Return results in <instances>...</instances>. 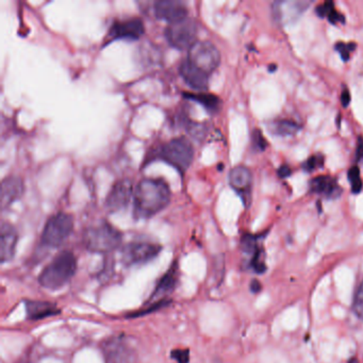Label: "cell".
<instances>
[{
  "label": "cell",
  "instance_id": "cell-1",
  "mask_svg": "<svg viewBox=\"0 0 363 363\" xmlns=\"http://www.w3.org/2000/svg\"><path fill=\"white\" fill-rule=\"evenodd\" d=\"M171 189L162 178H144L138 182L133 195V213L138 220L150 218L171 201Z\"/></svg>",
  "mask_w": 363,
  "mask_h": 363
},
{
  "label": "cell",
  "instance_id": "cell-2",
  "mask_svg": "<svg viewBox=\"0 0 363 363\" xmlns=\"http://www.w3.org/2000/svg\"><path fill=\"white\" fill-rule=\"evenodd\" d=\"M77 271V260L75 255L69 250L60 252L54 260L42 271L39 282L48 290H58L65 286Z\"/></svg>",
  "mask_w": 363,
  "mask_h": 363
},
{
  "label": "cell",
  "instance_id": "cell-3",
  "mask_svg": "<svg viewBox=\"0 0 363 363\" xmlns=\"http://www.w3.org/2000/svg\"><path fill=\"white\" fill-rule=\"evenodd\" d=\"M122 241V233L107 220L88 227L84 233V246L93 252H112L121 245Z\"/></svg>",
  "mask_w": 363,
  "mask_h": 363
},
{
  "label": "cell",
  "instance_id": "cell-4",
  "mask_svg": "<svg viewBox=\"0 0 363 363\" xmlns=\"http://www.w3.org/2000/svg\"><path fill=\"white\" fill-rule=\"evenodd\" d=\"M157 155L184 175L194 160V147L186 137L175 138L165 143Z\"/></svg>",
  "mask_w": 363,
  "mask_h": 363
},
{
  "label": "cell",
  "instance_id": "cell-5",
  "mask_svg": "<svg viewBox=\"0 0 363 363\" xmlns=\"http://www.w3.org/2000/svg\"><path fill=\"white\" fill-rule=\"evenodd\" d=\"M73 229V216L65 212H58L54 214L44 226L41 237L42 243L48 247H59L69 239Z\"/></svg>",
  "mask_w": 363,
  "mask_h": 363
},
{
  "label": "cell",
  "instance_id": "cell-6",
  "mask_svg": "<svg viewBox=\"0 0 363 363\" xmlns=\"http://www.w3.org/2000/svg\"><path fill=\"white\" fill-rule=\"evenodd\" d=\"M199 26L192 18H186L182 22L169 25L165 28L164 35L172 48L178 50H189L197 42Z\"/></svg>",
  "mask_w": 363,
  "mask_h": 363
},
{
  "label": "cell",
  "instance_id": "cell-7",
  "mask_svg": "<svg viewBox=\"0 0 363 363\" xmlns=\"http://www.w3.org/2000/svg\"><path fill=\"white\" fill-rule=\"evenodd\" d=\"M188 59L195 67L210 76L220 67V52L211 42L197 41L188 50Z\"/></svg>",
  "mask_w": 363,
  "mask_h": 363
},
{
  "label": "cell",
  "instance_id": "cell-8",
  "mask_svg": "<svg viewBox=\"0 0 363 363\" xmlns=\"http://www.w3.org/2000/svg\"><path fill=\"white\" fill-rule=\"evenodd\" d=\"M161 250L162 247L159 244L150 242H131L123 248L122 260L128 267L141 264L156 258Z\"/></svg>",
  "mask_w": 363,
  "mask_h": 363
},
{
  "label": "cell",
  "instance_id": "cell-9",
  "mask_svg": "<svg viewBox=\"0 0 363 363\" xmlns=\"http://www.w3.org/2000/svg\"><path fill=\"white\" fill-rule=\"evenodd\" d=\"M107 363H133L135 352L124 337H112L101 345Z\"/></svg>",
  "mask_w": 363,
  "mask_h": 363
},
{
  "label": "cell",
  "instance_id": "cell-10",
  "mask_svg": "<svg viewBox=\"0 0 363 363\" xmlns=\"http://www.w3.org/2000/svg\"><path fill=\"white\" fill-rule=\"evenodd\" d=\"M133 195H135V191H133V182L129 179L118 180L113 184L106 199V208L111 213L120 211L128 206Z\"/></svg>",
  "mask_w": 363,
  "mask_h": 363
},
{
  "label": "cell",
  "instance_id": "cell-11",
  "mask_svg": "<svg viewBox=\"0 0 363 363\" xmlns=\"http://www.w3.org/2000/svg\"><path fill=\"white\" fill-rule=\"evenodd\" d=\"M145 33L143 21L140 18H129V20L118 21L110 27L108 37L110 41L116 40H139Z\"/></svg>",
  "mask_w": 363,
  "mask_h": 363
},
{
  "label": "cell",
  "instance_id": "cell-12",
  "mask_svg": "<svg viewBox=\"0 0 363 363\" xmlns=\"http://www.w3.org/2000/svg\"><path fill=\"white\" fill-rule=\"evenodd\" d=\"M155 16L158 20L164 21L169 25L182 22L188 18V8L182 1L160 0L155 4Z\"/></svg>",
  "mask_w": 363,
  "mask_h": 363
},
{
  "label": "cell",
  "instance_id": "cell-13",
  "mask_svg": "<svg viewBox=\"0 0 363 363\" xmlns=\"http://www.w3.org/2000/svg\"><path fill=\"white\" fill-rule=\"evenodd\" d=\"M228 180L231 188L241 196L243 203L247 206L250 203V195H252V172L243 165H238L231 169Z\"/></svg>",
  "mask_w": 363,
  "mask_h": 363
},
{
  "label": "cell",
  "instance_id": "cell-14",
  "mask_svg": "<svg viewBox=\"0 0 363 363\" xmlns=\"http://www.w3.org/2000/svg\"><path fill=\"white\" fill-rule=\"evenodd\" d=\"M309 1H291V3H274L272 7L274 20L279 24L293 23L308 9Z\"/></svg>",
  "mask_w": 363,
  "mask_h": 363
},
{
  "label": "cell",
  "instance_id": "cell-15",
  "mask_svg": "<svg viewBox=\"0 0 363 363\" xmlns=\"http://www.w3.org/2000/svg\"><path fill=\"white\" fill-rule=\"evenodd\" d=\"M179 74L184 82L193 90L203 93L209 88V75L195 67L188 58L180 63Z\"/></svg>",
  "mask_w": 363,
  "mask_h": 363
},
{
  "label": "cell",
  "instance_id": "cell-16",
  "mask_svg": "<svg viewBox=\"0 0 363 363\" xmlns=\"http://www.w3.org/2000/svg\"><path fill=\"white\" fill-rule=\"evenodd\" d=\"M18 235L14 226L9 223L4 222L0 229V260L1 262H9L16 255V244Z\"/></svg>",
  "mask_w": 363,
  "mask_h": 363
},
{
  "label": "cell",
  "instance_id": "cell-17",
  "mask_svg": "<svg viewBox=\"0 0 363 363\" xmlns=\"http://www.w3.org/2000/svg\"><path fill=\"white\" fill-rule=\"evenodd\" d=\"M25 192L24 182L22 178L10 176L1 182L0 191V203L3 209L11 206L14 201H18Z\"/></svg>",
  "mask_w": 363,
  "mask_h": 363
},
{
  "label": "cell",
  "instance_id": "cell-18",
  "mask_svg": "<svg viewBox=\"0 0 363 363\" xmlns=\"http://www.w3.org/2000/svg\"><path fill=\"white\" fill-rule=\"evenodd\" d=\"M310 191L327 199H337L341 196L342 188L335 178L320 175L310 182Z\"/></svg>",
  "mask_w": 363,
  "mask_h": 363
},
{
  "label": "cell",
  "instance_id": "cell-19",
  "mask_svg": "<svg viewBox=\"0 0 363 363\" xmlns=\"http://www.w3.org/2000/svg\"><path fill=\"white\" fill-rule=\"evenodd\" d=\"M25 307H26L27 318L33 320H44V318L61 313L58 306L56 303H50V301L27 299L25 301Z\"/></svg>",
  "mask_w": 363,
  "mask_h": 363
},
{
  "label": "cell",
  "instance_id": "cell-20",
  "mask_svg": "<svg viewBox=\"0 0 363 363\" xmlns=\"http://www.w3.org/2000/svg\"><path fill=\"white\" fill-rule=\"evenodd\" d=\"M177 267H172V269H169V272L161 278L159 284H157L156 290L152 293L150 303H152V305L161 303V301H157L158 299H162V301H164V297L167 296V294H169V293L173 292L176 284H177Z\"/></svg>",
  "mask_w": 363,
  "mask_h": 363
},
{
  "label": "cell",
  "instance_id": "cell-21",
  "mask_svg": "<svg viewBox=\"0 0 363 363\" xmlns=\"http://www.w3.org/2000/svg\"><path fill=\"white\" fill-rule=\"evenodd\" d=\"M184 96L191 101H196L199 105L203 106L208 112L214 114L218 113L222 107V101L220 97L214 94H208V93H184Z\"/></svg>",
  "mask_w": 363,
  "mask_h": 363
},
{
  "label": "cell",
  "instance_id": "cell-22",
  "mask_svg": "<svg viewBox=\"0 0 363 363\" xmlns=\"http://www.w3.org/2000/svg\"><path fill=\"white\" fill-rule=\"evenodd\" d=\"M301 125L291 120H275L269 124L271 133L273 135H279V137L295 135L301 130Z\"/></svg>",
  "mask_w": 363,
  "mask_h": 363
},
{
  "label": "cell",
  "instance_id": "cell-23",
  "mask_svg": "<svg viewBox=\"0 0 363 363\" xmlns=\"http://www.w3.org/2000/svg\"><path fill=\"white\" fill-rule=\"evenodd\" d=\"M315 11L318 18H327L331 24L337 25L344 23V16L335 9V4L333 1H326V3L318 6Z\"/></svg>",
  "mask_w": 363,
  "mask_h": 363
},
{
  "label": "cell",
  "instance_id": "cell-24",
  "mask_svg": "<svg viewBox=\"0 0 363 363\" xmlns=\"http://www.w3.org/2000/svg\"><path fill=\"white\" fill-rule=\"evenodd\" d=\"M348 180H350V186H352V193L359 194L362 191L363 182L361 180L360 169L358 167H350L348 171Z\"/></svg>",
  "mask_w": 363,
  "mask_h": 363
},
{
  "label": "cell",
  "instance_id": "cell-25",
  "mask_svg": "<svg viewBox=\"0 0 363 363\" xmlns=\"http://www.w3.org/2000/svg\"><path fill=\"white\" fill-rule=\"evenodd\" d=\"M352 311L358 316L359 318L363 320V281L356 290L354 295V301H352Z\"/></svg>",
  "mask_w": 363,
  "mask_h": 363
},
{
  "label": "cell",
  "instance_id": "cell-26",
  "mask_svg": "<svg viewBox=\"0 0 363 363\" xmlns=\"http://www.w3.org/2000/svg\"><path fill=\"white\" fill-rule=\"evenodd\" d=\"M252 147L258 152H264L267 148V141L263 135L262 131L255 129L252 135Z\"/></svg>",
  "mask_w": 363,
  "mask_h": 363
},
{
  "label": "cell",
  "instance_id": "cell-27",
  "mask_svg": "<svg viewBox=\"0 0 363 363\" xmlns=\"http://www.w3.org/2000/svg\"><path fill=\"white\" fill-rule=\"evenodd\" d=\"M323 164H324V158L322 155H315V156H311L307 159L301 167L306 172H313L318 167H322Z\"/></svg>",
  "mask_w": 363,
  "mask_h": 363
},
{
  "label": "cell",
  "instance_id": "cell-28",
  "mask_svg": "<svg viewBox=\"0 0 363 363\" xmlns=\"http://www.w3.org/2000/svg\"><path fill=\"white\" fill-rule=\"evenodd\" d=\"M242 250L244 252L254 255L258 250L257 246V238L252 235H245L242 238Z\"/></svg>",
  "mask_w": 363,
  "mask_h": 363
},
{
  "label": "cell",
  "instance_id": "cell-29",
  "mask_svg": "<svg viewBox=\"0 0 363 363\" xmlns=\"http://www.w3.org/2000/svg\"><path fill=\"white\" fill-rule=\"evenodd\" d=\"M354 48H356V44L352 43V42H350V43L339 42V43L335 44V50L339 52L343 61H348L350 54L354 52Z\"/></svg>",
  "mask_w": 363,
  "mask_h": 363
},
{
  "label": "cell",
  "instance_id": "cell-30",
  "mask_svg": "<svg viewBox=\"0 0 363 363\" xmlns=\"http://www.w3.org/2000/svg\"><path fill=\"white\" fill-rule=\"evenodd\" d=\"M171 357L178 363H189L190 361V352L189 350H174Z\"/></svg>",
  "mask_w": 363,
  "mask_h": 363
},
{
  "label": "cell",
  "instance_id": "cell-31",
  "mask_svg": "<svg viewBox=\"0 0 363 363\" xmlns=\"http://www.w3.org/2000/svg\"><path fill=\"white\" fill-rule=\"evenodd\" d=\"M277 173L280 178H286L291 175L292 172H291V169L288 167V165L284 164L278 169Z\"/></svg>",
  "mask_w": 363,
  "mask_h": 363
},
{
  "label": "cell",
  "instance_id": "cell-32",
  "mask_svg": "<svg viewBox=\"0 0 363 363\" xmlns=\"http://www.w3.org/2000/svg\"><path fill=\"white\" fill-rule=\"evenodd\" d=\"M341 101L342 105H343L344 107H347V106L350 105V91H348L347 89H344L343 92H342Z\"/></svg>",
  "mask_w": 363,
  "mask_h": 363
},
{
  "label": "cell",
  "instance_id": "cell-33",
  "mask_svg": "<svg viewBox=\"0 0 363 363\" xmlns=\"http://www.w3.org/2000/svg\"><path fill=\"white\" fill-rule=\"evenodd\" d=\"M261 289H262V286H261V284L258 280L254 279L250 282V291H252V293H255V294L260 292Z\"/></svg>",
  "mask_w": 363,
  "mask_h": 363
},
{
  "label": "cell",
  "instance_id": "cell-34",
  "mask_svg": "<svg viewBox=\"0 0 363 363\" xmlns=\"http://www.w3.org/2000/svg\"><path fill=\"white\" fill-rule=\"evenodd\" d=\"M357 160L363 161V139L359 140L358 147H357Z\"/></svg>",
  "mask_w": 363,
  "mask_h": 363
}]
</instances>
